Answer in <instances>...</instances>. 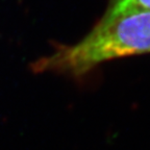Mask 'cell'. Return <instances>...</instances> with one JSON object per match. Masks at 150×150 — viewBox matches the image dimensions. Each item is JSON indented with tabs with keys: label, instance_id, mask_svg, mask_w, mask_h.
Here are the masks:
<instances>
[{
	"label": "cell",
	"instance_id": "1",
	"mask_svg": "<svg viewBox=\"0 0 150 150\" xmlns=\"http://www.w3.org/2000/svg\"><path fill=\"white\" fill-rule=\"evenodd\" d=\"M144 53H150V12L108 9L83 40L39 59L33 68L35 72L51 71L77 77L105 61Z\"/></svg>",
	"mask_w": 150,
	"mask_h": 150
},
{
	"label": "cell",
	"instance_id": "2",
	"mask_svg": "<svg viewBox=\"0 0 150 150\" xmlns=\"http://www.w3.org/2000/svg\"><path fill=\"white\" fill-rule=\"evenodd\" d=\"M112 12H122L127 9H140L150 12V0H112L108 7Z\"/></svg>",
	"mask_w": 150,
	"mask_h": 150
}]
</instances>
